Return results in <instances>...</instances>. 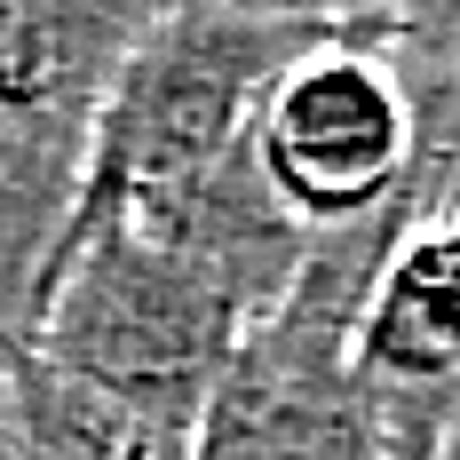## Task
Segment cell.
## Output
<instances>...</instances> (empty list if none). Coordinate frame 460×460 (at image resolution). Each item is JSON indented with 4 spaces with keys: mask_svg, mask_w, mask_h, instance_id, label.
Segmentation results:
<instances>
[{
    "mask_svg": "<svg viewBox=\"0 0 460 460\" xmlns=\"http://www.w3.org/2000/svg\"><path fill=\"white\" fill-rule=\"evenodd\" d=\"M325 24H333V8H151L103 88L80 207H72L64 238H80L103 215H119L128 199L238 151L262 88L302 48L325 40Z\"/></svg>",
    "mask_w": 460,
    "mask_h": 460,
    "instance_id": "1",
    "label": "cell"
},
{
    "mask_svg": "<svg viewBox=\"0 0 460 460\" xmlns=\"http://www.w3.org/2000/svg\"><path fill=\"white\" fill-rule=\"evenodd\" d=\"M151 8H0V358L24 349L72 230L88 136Z\"/></svg>",
    "mask_w": 460,
    "mask_h": 460,
    "instance_id": "2",
    "label": "cell"
},
{
    "mask_svg": "<svg viewBox=\"0 0 460 460\" xmlns=\"http://www.w3.org/2000/svg\"><path fill=\"white\" fill-rule=\"evenodd\" d=\"M230 341H238V318L175 254H159L136 223L111 215L56 246L24 358L64 381H88L103 397L199 420Z\"/></svg>",
    "mask_w": 460,
    "mask_h": 460,
    "instance_id": "3",
    "label": "cell"
},
{
    "mask_svg": "<svg viewBox=\"0 0 460 460\" xmlns=\"http://www.w3.org/2000/svg\"><path fill=\"white\" fill-rule=\"evenodd\" d=\"M246 143H254L270 199L302 230L389 223L397 238H413L453 183L437 159H420V128L397 72L366 40L341 32V8L325 40L302 48L262 88Z\"/></svg>",
    "mask_w": 460,
    "mask_h": 460,
    "instance_id": "4",
    "label": "cell"
},
{
    "mask_svg": "<svg viewBox=\"0 0 460 460\" xmlns=\"http://www.w3.org/2000/svg\"><path fill=\"white\" fill-rule=\"evenodd\" d=\"M190 460H389L381 405L349 358V325L294 302L246 325L207 381Z\"/></svg>",
    "mask_w": 460,
    "mask_h": 460,
    "instance_id": "5",
    "label": "cell"
},
{
    "mask_svg": "<svg viewBox=\"0 0 460 460\" xmlns=\"http://www.w3.org/2000/svg\"><path fill=\"white\" fill-rule=\"evenodd\" d=\"M119 223H136L159 254H175L230 318H238V333L286 310V294L302 278V254H310V230L294 223L270 199V183H262L254 143L207 159L199 175H175V183L128 199Z\"/></svg>",
    "mask_w": 460,
    "mask_h": 460,
    "instance_id": "6",
    "label": "cell"
},
{
    "mask_svg": "<svg viewBox=\"0 0 460 460\" xmlns=\"http://www.w3.org/2000/svg\"><path fill=\"white\" fill-rule=\"evenodd\" d=\"M8 389H16V420H24L40 460H190L199 420L103 397L88 381H64V373L32 366L24 349L8 358Z\"/></svg>",
    "mask_w": 460,
    "mask_h": 460,
    "instance_id": "7",
    "label": "cell"
},
{
    "mask_svg": "<svg viewBox=\"0 0 460 460\" xmlns=\"http://www.w3.org/2000/svg\"><path fill=\"white\" fill-rule=\"evenodd\" d=\"M437 460H460V420H453V437H445V453H437Z\"/></svg>",
    "mask_w": 460,
    "mask_h": 460,
    "instance_id": "8",
    "label": "cell"
}]
</instances>
